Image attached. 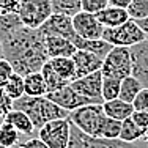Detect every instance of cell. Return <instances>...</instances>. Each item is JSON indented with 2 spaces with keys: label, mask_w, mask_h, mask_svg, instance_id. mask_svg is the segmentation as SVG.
<instances>
[{
  "label": "cell",
  "mask_w": 148,
  "mask_h": 148,
  "mask_svg": "<svg viewBox=\"0 0 148 148\" xmlns=\"http://www.w3.org/2000/svg\"><path fill=\"white\" fill-rule=\"evenodd\" d=\"M3 57L13 65L14 71L21 76L38 73L49 62L46 51L44 35L40 29H30L27 25L0 38Z\"/></svg>",
  "instance_id": "cell-1"
},
{
  "label": "cell",
  "mask_w": 148,
  "mask_h": 148,
  "mask_svg": "<svg viewBox=\"0 0 148 148\" xmlns=\"http://www.w3.org/2000/svg\"><path fill=\"white\" fill-rule=\"evenodd\" d=\"M14 109L25 112L32 118L35 128L41 129L46 123L58 118H69V114L66 109L60 107L47 96H29L24 95L22 98L14 101Z\"/></svg>",
  "instance_id": "cell-2"
},
{
  "label": "cell",
  "mask_w": 148,
  "mask_h": 148,
  "mask_svg": "<svg viewBox=\"0 0 148 148\" xmlns=\"http://www.w3.org/2000/svg\"><path fill=\"white\" fill-rule=\"evenodd\" d=\"M69 120L82 132L93 137H101L107 115L103 104H87L69 114Z\"/></svg>",
  "instance_id": "cell-3"
},
{
  "label": "cell",
  "mask_w": 148,
  "mask_h": 148,
  "mask_svg": "<svg viewBox=\"0 0 148 148\" xmlns=\"http://www.w3.org/2000/svg\"><path fill=\"white\" fill-rule=\"evenodd\" d=\"M103 40H106L114 47H132V46L148 40L147 33L137 24L136 19H129L123 25L104 29Z\"/></svg>",
  "instance_id": "cell-4"
},
{
  "label": "cell",
  "mask_w": 148,
  "mask_h": 148,
  "mask_svg": "<svg viewBox=\"0 0 148 148\" xmlns=\"http://www.w3.org/2000/svg\"><path fill=\"white\" fill-rule=\"evenodd\" d=\"M16 13L22 19L24 25L40 29L54 13L51 0H17Z\"/></svg>",
  "instance_id": "cell-5"
},
{
  "label": "cell",
  "mask_w": 148,
  "mask_h": 148,
  "mask_svg": "<svg viewBox=\"0 0 148 148\" xmlns=\"http://www.w3.org/2000/svg\"><path fill=\"white\" fill-rule=\"evenodd\" d=\"M103 76L115 77L123 80L125 77L132 76V57L129 47H114L103 63Z\"/></svg>",
  "instance_id": "cell-6"
},
{
  "label": "cell",
  "mask_w": 148,
  "mask_h": 148,
  "mask_svg": "<svg viewBox=\"0 0 148 148\" xmlns=\"http://www.w3.org/2000/svg\"><path fill=\"white\" fill-rule=\"evenodd\" d=\"M71 125L69 118L52 120L38 129V137L49 148H68L71 140Z\"/></svg>",
  "instance_id": "cell-7"
},
{
  "label": "cell",
  "mask_w": 148,
  "mask_h": 148,
  "mask_svg": "<svg viewBox=\"0 0 148 148\" xmlns=\"http://www.w3.org/2000/svg\"><path fill=\"white\" fill-rule=\"evenodd\" d=\"M103 71H95L88 76L74 79L71 82V87L77 91L79 95L88 98L93 104H104L103 98Z\"/></svg>",
  "instance_id": "cell-8"
},
{
  "label": "cell",
  "mask_w": 148,
  "mask_h": 148,
  "mask_svg": "<svg viewBox=\"0 0 148 148\" xmlns=\"http://www.w3.org/2000/svg\"><path fill=\"white\" fill-rule=\"evenodd\" d=\"M73 25L77 36L85 40H101L106 29L96 14L87 11H79L76 16H73Z\"/></svg>",
  "instance_id": "cell-9"
},
{
  "label": "cell",
  "mask_w": 148,
  "mask_h": 148,
  "mask_svg": "<svg viewBox=\"0 0 148 148\" xmlns=\"http://www.w3.org/2000/svg\"><path fill=\"white\" fill-rule=\"evenodd\" d=\"M40 30L44 36H63L71 41H74L77 36L73 25V17L60 13H52L51 17L40 27Z\"/></svg>",
  "instance_id": "cell-10"
},
{
  "label": "cell",
  "mask_w": 148,
  "mask_h": 148,
  "mask_svg": "<svg viewBox=\"0 0 148 148\" xmlns=\"http://www.w3.org/2000/svg\"><path fill=\"white\" fill-rule=\"evenodd\" d=\"M46 96H47L49 99H52L55 104H58L60 107L66 109L68 112H73V110H76V109L82 107V106H87V104H93L88 98H85V96L77 93V91L71 87V84L57 90V91L47 93Z\"/></svg>",
  "instance_id": "cell-11"
},
{
  "label": "cell",
  "mask_w": 148,
  "mask_h": 148,
  "mask_svg": "<svg viewBox=\"0 0 148 148\" xmlns=\"http://www.w3.org/2000/svg\"><path fill=\"white\" fill-rule=\"evenodd\" d=\"M132 76L142 82L143 87H148V40L132 46Z\"/></svg>",
  "instance_id": "cell-12"
},
{
  "label": "cell",
  "mask_w": 148,
  "mask_h": 148,
  "mask_svg": "<svg viewBox=\"0 0 148 148\" xmlns=\"http://www.w3.org/2000/svg\"><path fill=\"white\" fill-rule=\"evenodd\" d=\"M73 60L76 65V79L88 76L95 71H99L104 63V60L99 58L98 55L87 51H80V49H77V52L73 55Z\"/></svg>",
  "instance_id": "cell-13"
},
{
  "label": "cell",
  "mask_w": 148,
  "mask_h": 148,
  "mask_svg": "<svg viewBox=\"0 0 148 148\" xmlns=\"http://www.w3.org/2000/svg\"><path fill=\"white\" fill-rule=\"evenodd\" d=\"M46 51L49 58L57 57H73L77 52V47L71 40H66L63 36H44Z\"/></svg>",
  "instance_id": "cell-14"
},
{
  "label": "cell",
  "mask_w": 148,
  "mask_h": 148,
  "mask_svg": "<svg viewBox=\"0 0 148 148\" xmlns=\"http://www.w3.org/2000/svg\"><path fill=\"white\" fill-rule=\"evenodd\" d=\"M98 19L103 24L106 29H112V27H118L123 25L125 22H128L129 19H132L128 10L125 8H118V6H110L109 5L106 10L98 13Z\"/></svg>",
  "instance_id": "cell-15"
},
{
  "label": "cell",
  "mask_w": 148,
  "mask_h": 148,
  "mask_svg": "<svg viewBox=\"0 0 148 148\" xmlns=\"http://www.w3.org/2000/svg\"><path fill=\"white\" fill-rule=\"evenodd\" d=\"M74 46L80 51H87V52H91V54L98 55L99 58H106L109 55V52L114 49V46L109 44L106 40H85V38H80V36H76V40L73 41Z\"/></svg>",
  "instance_id": "cell-16"
},
{
  "label": "cell",
  "mask_w": 148,
  "mask_h": 148,
  "mask_svg": "<svg viewBox=\"0 0 148 148\" xmlns=\"http://www.w3.org/2000/svg\"><path fill=\"white\" fill-rule=\"evenodd\" d=\"M103 107L107 117L120 120V121H125L126 118H131L132 114L136 112V109H134V106L131 103H126V101L120 99V98L112 99V101H106L103 104Z\"/></svg>",
  "instance_id": "cell-17"
},
{
  "label": "cell",
  "mask_w": 148,
  "mask_h": 148,
  "mask_svg": "<svg viewBox=\"0 0 148 148\" xmlns=\"http://www.w3.org/2000/svg\"><path fill=\"white\" fill-rule=\"evenodd\" d=\"M3 121L13 125L17 131L21 134H24V136H33L35 129H36L29 115L22 110H17V109H13L10 114H6L5 118H3Z\"/></svg>",
  "instance_id": "cell-18"
},
{
  "label": "cell",
  "mask_w": 148,
  "mask_h": 148,
  "mask_svg": "<svg viewBox=\"0 0 148 148\" xmlns=\"http://www.w3.org/2000/svg\"><path fill=\"white\" fill-rule=\"evenodd\" d=\"M85 148H137L136 143L125 142L121 139H106V137H93L82 132Z\"/></svg>",
  "instance_id": "cell-19"
},
{
  "label": "cell",
  "mask_w": 148,
  "mask_h": 148,
  "mask_svg": "<svg viewBox=\"0 0 148 148\" xmlns=\"http://www.w3.org/2000/svg\"><path fill=\"white\" fill-rule=\"evenodd\" d=\"M24 82H25V95L29 96H46L47 95V85H46L44 76L41 71L24 76Z\"/></svg>",
  "instance_id": "cell-20"
},
{
  "label": "cell",
  "mask_w": 148,
  "mask_h": 148,
  "mask_svg": "<svg viewBox=\"0 0 148 148\" xmlns=\"http://www.w3.org/2000/svg\"><path fill=\"white\" fill-rule=\"evenodd\" d=\"M143 85L139 79H136L134 76H128L121 80V87H120V99L126 101V103H134V99L137 98V95L142 91Z\"/></svg>",
  "instance_id": "cell-21"
},
{
  "label": "cell",
  "mask_w": 148,
  "mask_h": 148,
  "mask_svg": "<svg viewBox=\"0 0 148 148\" xmlns=\"http://www.w3.org/2000/svg\"><path fill=\"white\" fill-rule=\"evenodd\" d=\"M52 68L57 71V74L66 79L68 82H73L76 79V65H74L73 57H57L49 60Z\"/></svg>",
  "instance_id": "cell-22"
},
{
  "label": "cell",
  "mask_w": 148,
  "mask_h": 148,
  "mask_svg": "<svg viewBox=\"0 0 148 148\" xmlns=\"http://www.w3.org/2000/svg\"><path fill=\"white\" fill-rule=\"evenodd\" d=\"M145 136H147V129L137 126L132 118H126L125 121H123L121 134H120V139L121 140L129 142V143H136V142H139V140H142Z\"/></svg>",
  "instance_id": "cell-23"
},
{
  "label": "cell",
  "mask_w": 148,
  "mask_h": 148,
  "mask_svg": "<svg viewBox=\"0 0 148 148\" xmlns=\"http://www.w3.org/2000/svg\"><path fill=\"white\" fill-rule=\"evenodd\" d=\"M41 73H43L44 80H46V85H47V93L57 91V90H60V88H63V87H66V85H69V84H71V82H68L66 79H63L60 74H57V71L52 68L51 62H47L43 66Z\"/></svg>",
  "instance_id": "cell-24"
},
{
  "label": "cell",
  "mask_w": 148,
  "mask_h": 148,
  "mask_svg": "<svg viewBox=\"0 0 148 148\" xmlns=\"http://www.w3.org/2000/svg\"><path fill=\"white\" fill-rule=\"evenodd\" d=\"M21 132L13 125L2 121L0 125V148H13L19 143Z\"/></svg>",
  "instance_id": "cell-25"
},
{
  "label": "cell",
  "mask_w": 148,
  "mask_h": 148,
  "mask_svg": "<svg viewBox=\"0 0 148 148\" xmlns=\"http://www.w3.org/2000/svg\"><path fill=\"white\" fill-rule=\"evenodd\" d=\"M54 13L66 16H76L79 11H82V0H51Z\"/></svg>",
  "instance_id": "cell-26"
},
{
  "label": "cell",
  "mask_w": 148,
  "mask_h": 148,
  "mask_svg": "<svg viewBox=\"0 0 148 148\" xmlns=\"http://www.w3.org/2000/svg\"><path fill=\"white\" fill-rule=\"evenodd\" d=\"M5 91L8 93V96L11 98V99H19V98H22L24 95H25V82H24V76H21V74L14 73L11 77H10V80L6 82V85L3 87Z\"/></svg>",
  "instance_id": "cell-27"
},
{
  "label": "cell",
  "mask_w": 148,
  "mask_h": 148,
  "mask_svg": "<svg viewBox=\"0 0 148 148\" xmlns=\"http://www.w3.org/2000/svg\"><path fill=\"white\" fill-rule=\"evenodd\" d=\"M22 25H24V22L17 13H5V14H0V38H3L5 35L17 30Z\"/></svg>",
  "instance_id": "cell-28"
},
{
  "label": "cell",
  "mask_w": 148,
  "mask_h": 148,
  "mask_svg": "<svg viewBox=\"0 0 148 148\" xmlns=\"http://www.w3.org/2000/svg\"><path fill=\"white\" fill-rule=\"evenodd\" d=\"M120 87H121V80L115 79V77H104L103 79V98L106 101L117 99L120 96Z\"/></svg>",
  "instance_id": "cell-29"
},
{
  "label": "cell",
  "mask_w": 148,
  "mask_h": 148,
  "mask_svg": "<svg viewBox=\"0 0 148 148\" xmlns=\"http://www.w3.org/2000/svg\"><path fill=\"white\" fill-rule=\"evenodd\" d=\"M121 126H123V121L107 117V120H106V123H104V128H103V134H101V137H106V139H120V134H121Z\"/></svg>",
  "instance_id": "cell-30"
},
{
  "label": "cell",
  "mask_w": 148,
  "mask_h": 148,
  "mask_svg": "<svg viewBox=\"0 0 148 148\" xmlns=\"http://www.w3.org/2000/svg\"><path fill=\"white\" fill-rule=\"evenodd\" d=\"M128 11L132 19H136V21L147 19L148 17V0H132Z\"/></svg>",
  "instance_id": "cell-31"
},
{
  "label": "cell",
  "mask_w": 148,
  "mask_h": 148,
  "mask_svg": "<svg viewBox=\"0 0 148 148\" xmlns=\"http://www.w3.org/2000/svg\"><path fill=\"white\" fill-rule=\"evenodd\" d=\"M109 6V0H82V11L98 14Z\"/></svg>",
  "instance_id": "cell-32"
},
{
  "label": "cell",
  "mask_w": 148,
  "mask_h": 148,
  "mask_svg": "<svg viewBox=\"0 0 148 148\" xmlns=\"http://www.w3.org/2000/svg\"><path fill=\"white\" fill-rule=\"evenodd\" d=\"M13 109H14V99H11L5 88L0 87V118H5V115L10 114Z\"/></svg>",
  "instance_id": "cell-33"
},
{
  "label": "cell",
  "mask_w": 148,
  "mask_h": 148,
  "mask_svg": "<svg viewBox=\"0 0 148 148\" xmlns=\"http://www.w3.org/2000/svg\"><path fill=\"white\" fill-rule=\"evenodd\" d=\"M16 71H14V68H13V65L8 62L6 58H2L0 60V87H5L6 85V82L10 80V77L13 76Z\"/></svg>",
  "instance_id": "cell-34"
},
{
  "label": "cell",
  "mask_w": 148,
  "mask_h": 148,
  "mask_svg": "<svg viewBox=\"0 0 148 148\" xmlns=\"http://www.w3.org/2000/svg\"><path fill=\"white\" fill-rule=\"evenodd\" d=\"M134 109L140 112H148V87H143L142 91L137 95V98L134 99Z\"/></svg>",
  "instance_id": "cell-35"
},
{
  "label": "cell",
  "mask_w": 148,
  "mask_h": 148,
  "mask_svg": "<svg viewBox=\"0 0 148 148\" xmlns=\"http://www.w3.org/2000/svg\"><path fill=\"white\" fill-rule=\"evenodd\" d=\"M68 148H85V143H84L82 139V131L74 125H71V140H69Z\"/></svg>",
  "instance_id": "cell-36"
},
{
  "label": "cell",
  "mask_w": 148,
  "mask_h": 148,
  "mask_svg": "<svg viewBox=\"0 0 148 148\" xmlns=\"http://www.w3.org/2000/svg\"><path fill=\"white\" fill-rule=\"evenodd\" d=\"M131 118L136 121L137 126H140V128H143V129H147V131H148V112L136 110V112L132 114Z\"/></svg>",
  "instance_id": "cell-37"
},
{
  "label": "cell",
  "mask_w": 148,
  "mask_h": 148,
  "mask_svg": "<svg viewBox=\"0 0 148 148\" xmlns=\"http://www.w3.org/2000/svg\"><path fill=\"white\" fill-rule=\"evenodd\" d=\"M17 0H0V14L5 13H16Z\"/></svg>",
  "instance_id": "cell-38"
},
{
  "label": "cell",
  "mask_w": 148,
  "mask_h": 148,
  "mask_svg": "<svg viewBox=\"0 0 148 148\" xmlns=\"http://www.w3.org/2000/svg\"><path fill=\"white\" fill-rule=\"evenodd\" d=\"M19 148H49L40 137H32V139L25 140L24 143H21Z\"/></svg>",
  "instance_id": "cell-39"
},
{
  "label": "cell",
  "mask_w": 148,
  "mask_h": 148,
  "mask_svg": "<svg viewBox=\"0 0 148 148\" xmlns=\"http://www.w3.org/2000/svg\"><path fill=\"white\" fill-rule=\"evenodd\" d=\"M132 0H109V5L110 6H118V8H125L128 10L131 6Z\"/></svg>",
  "instance_id": "cell-40"
},
{
  "label": "cell",
  "mask_w": 148,
  "mask_h": 148,
  "mask_svg": "<svg viewBox=\"0 0 148 148\" xmlns=\"http://www.w3.org/2000/svg\"><path fill=\"white\" fill-rule=\"evenodd\" d=\"M137 24H139L140 27H142V30L147 33V36H148V17L147 19H140V21H137Z\"/></svg>",
  "instance_id": "cell-41"
},
{
  "label": "cell",
  "mask_w": 148,
  "mask_h": 148,
  "mask_svg": "<svg viewBox=\"0 0 148 148\" xmlns=\"http://www.w3.org/2000/svg\"><path fill=\"white\" fill-rule=\"evenodd\" d=\"M136 145H137V148H148V140L142 139V140H139V142H136Z\"/></svg>",
  "instance_id": "cell-42"
},
{
  "label": "cell",
  "mask_w": 148,
  "mask_h": 148,
  "mask_svg": "<svg viewBox=\"0 0 148 148\" xmlns=\"http://www.w3.org/2000/svg\"><path fill=\"white\" fill-rule=\"evenodd\" d=\"M2 58H5V57H3V49H2V43H0V60H2Z\"/></svg>",
  "instance_id": "cell-43"
},
{
  "label": "cell",
  "mask_w": 148,
  "mask_h": 148,
  "mask_svg": "<svg viewBox=\"0 0 148 148\" xmlns=\"http://www.w3.org/2000/svg\"><path fill=\"white\" fill-rule=\"evenodd\" d=\"M2 121H3V118H0V125H2Z\"/></svg>",
  "instance_id": "cell-44"
}]
</instances>
